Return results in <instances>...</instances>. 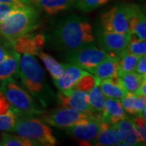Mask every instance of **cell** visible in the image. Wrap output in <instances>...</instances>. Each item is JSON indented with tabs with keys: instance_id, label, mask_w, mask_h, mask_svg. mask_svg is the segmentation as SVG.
<instances>
[{
	"instance_id": "24",
	"label": "cell",
	"mask_w": 146,
	"mask_h": 146,
	"mask_svg": "<svg viewBox=\"0 0 146 146\" xmlns=\"http://www.w3.org/2000/svg\"><path fill=\"white\" fill-rule=\"evenodd\" d=\"M119 79L122 86L127 93L137 94L142 81L146 76H142L136 72L119 75Z\"/></svg>"
},
{
	"instance_id": "6",
	"label": "cell",
	"mask_w": 146,
	"mask_h": 146,
	"mask_svg": "<svg viewBox=\"0 0 146 146\" xmlns=\"http://www.w3.org/2000/svg\"><path fill=\"white\" fill-rule=\"evenodd\" d=\"M113 54L106 52L102 48L96 46L94 43L69 53L66 56V59L69 63L89 72L93 68Z\"/></svg>"
},
{
	"instance_id": "5",
	"label": "cell",
	"mask_w": 146,
	"mask_h": 146,
	"mask_svg": "<svg viewBox=\"0 0 146 146\" xmlns=\"http://www.w3.org/2000/svg\"><path fill=\"white\" fill-rule=\"evenodd\" d=\"M11 131L26 137L36 145L53 146L57 143L51 128L42 120L31 118V116L19 117Z\"/></svg>"
},
{
	"instance_id": "30",
	"label": "cell",
	"mask_w": 146,
	"mask_h": 146,
	"mask_svg": "<svg viewBox=\"0 0 146 146\" xmlns=\"http://www.w3.org/2000/svg\"><path fill=\"white\" fill-rule=\"evenodd\" d=\"M98 83V79L96 78L93 74L87 72L79 80L77 83L75 84L73 89H79V90H82V91L89 93V91L93 89L94 85Z\"/></svg>"
},
{
	"instance_id": "29",
	"label": "cell",
	"mask_w": 146,
	"mask_h": 146,
	"mask_svg": "<svg viewBox=\"0 0 146 146\" xmlns=\"http://www.w3.org/2000/svg\"><path fill=\"white\" fill-rule=\"evenodd\" d=\"M127 51L133 54L138 57H142L146 54L145 40L140 39L136 35L130 33V40L127 46Z\"/></svg>"
},
{
	"instance_id": "4",
	"label": "cell",
	"mask_w": 146,
	"mask_h": 146,
	"mask_svg": "<svg viewBox=\"0 0 146 146\" xmlns=\"http://www.w3.org/2000/svg\"><path fill=\"white\" fill-rule=\"evenodd\" d=\"M0 90L11 106L22 116L41 115L45 113L43 107L36 103L28 91L17 84L15 79H8L1 82Z\"/></svg>"
},
{
	"instance_id": "38",
	"label": "cell",
	"mask_w": 146,
	"mask_h": 146,
	"mask_svg": "<svg viewBox=\"0 0 146 146\" xmlns=\"http://www.w3.org/2000/svg\"><path fill=\"white\" fill-rule=\"evenodd\" d=\"M137 94L141 95V96H145L146 95V79H145L142 83H141V86H140V89Z\"/></svg>"
},
{
	"instance_id": "3",
	"label": "cell",
	"mask_w": 146,
	"mask_h": 146,
	"mask_svg": "<svg viewBox=\"0 0 146 146\" xmlns=\"http://www.w3.org/2000/svg\"><path fill=\"white\" fill-rule=\"evenodd\" d=\"M38 11L29 5L14 11L0 23V36L11 42L39 28Z\"/></svg>"
},
{
	"instance_id": "14",
	"label": "cell",
	"mask_w": 146,
	"mask_h": 146,
	"mask_svg": "<svg viewBox=\"0 0 146 146\" xmlns=\"http://www.w3.org/2000/svg\"><path fill=\"white\" fill-rule=\"evenodd\" d=\"M129 32L142 40L146 39L145 15L141 8L135 3L128 4Z\"/></svg>"
},
{
	"instance_id": "17",
	"label": "cell",
	"mask_w": 146,
	"mask_h": 146,
	"mask_svg": "<svg viewBox=\"0 0 146 146\" xmlns=\"http://www.w3.org/2000/svg\"><path fill=\"white\" fill-rule=\"evenodd\" d=\"M91 145L104 146V145H124L121 140L119 133L114 124L102 123V129L98 135L95 138Z\"/></svg>"
},
{
	"instance_id": "15",
	"label": "cell",
	"mask_w": 146,
	"mask_h": 146,
	"mask_svg": "<svg viewBox=\"0 0 146 146\" xmlns=\"http://www.w3.org/2000/svg\"><path fill=\"white\" fill-rule=\"evenodd\" d=\"M127 117L120 100L106 98L104 110L101 116V121L109 124H115L121 119Z\"/></svg>"
},
{
	"instance_id": "31",
	"label": "cell",
	"mask_w": 146,
	"mask_h": 146,
	"mask_svg": "<svg viewBox=\"0 0 146 146\" xmlns=\"http://www.w3.org/2000/svg\"><path fill=\"white\" fill-rule=\"evenodd\" d=\"M110 0H76L75 7L84 12H89L106 4Z\"/></svg>"
},
{
	"instance_id": "28",
	"label": "cell",
	"mask_w": 146,
	"mask_h": 146,
	"mask_svg": "<svg viewBox=\"0 0 146 146\" xmlns=\"http://www.w3.org/2000/svg\"><path fill=\"white\" fill-rule=\"evenodd\" d=\"M21 116L22 115L14 108L4 115H0V131H11Z\"/></svg>"
},
{
	"instance_id": "11",
	"label": "cell",
	"mask_w": 146,
	"mask_h": 146,
	"mask_svg": "<svg viewBox=\"0 0 146 146\" xmlns=\"http://www.w3.org/2000/svg\"><path fill=\"white\" fill-rule=\"evenodd\" d=\"M46 36L42 33H28L22 36L11 41L12 49L21 54H29L32 55H37L42 51V48L46 44Z\"/></svg>"
},
{
	"instance_id": "20",
	"label": "cell",
	"mask_w": 146,
	"mask_h": 146,
	"mask_svg": "<svg viewBox=\"0 0 146 146\" xmlns=\"http://www.w3.org/2000/svg\"><path fill=\"white\" fill-rule=\"evenodd\" d=\"M98 85L103 95L107 98L121 100L127 93L120 83L119 76L114 78L98 80Z\"/></svg>"
},
{
	"instance_id": "33",
	"label": "cell",
	"mask_w": 146,
	"mask_h": 146,
	"mask_svg": "<svg viewBox=\"0 0 146 146\" xmlns=\"http://www.w3.org/2000/svg\"><path fill=\"white\" fill-rule=\"evenodd\" d=\"M22 7H19L12 4H7V3H0V23L5 19L7 16H9L11 12L14 11L21 8Z\"/></svg>"
},
{
	"instance_id": "22",
	"label": "cell",
	"mask_w": 146,
	"mask_h": 146,
	"mask_svg": "<svg viewBox=\"0 0 146 146\" xmlns=\"http://www.w3.org/2000/svg\"><path fill=\"white\" fill-rule=\"evenodd\" d=\"M120 102L125 112L130 115H139L146 110L145 96L127 93Z\"/></svg>"
},
{
	"instance_id": "26",
	"label": "cell",
	"mask_w": 146,
	"mask_h": 146,
	"mask_svg": "<svg viewBox=\"0 0 146 146\" xmlns=\"http://www.w3.org/2000/svg\"><path fill=\"white\" fill-rule=\"evenodd\" d=\"M119 55V75L135 72L136 66L140 57L131 54L127 50Z\"/></svg>"
},
{
	"instance_id": "1",
	"label": "cell",
	"mask_w": 146,
	"mask_h": 146,
	"mask_svg": "<svg viewBox=\"0 0 146 146\" xmlns=\"http://www.w3.org/2000/svg\"><path fill=\"white\" fill-rule=\"evenodd\" d=\"M48 42L53 49L69 54L94 44L93 29L87 19L72 15L55 25L48 36Z\"/></svg>"
},
{
	"instance_id": "8",
	"label": "cell",
	"mask_w": 146,
	"mask_h": 146,
	"mask_svg": "<svg viewBox=\"0 0 146 146\" xmlns=\"http://www.w3.org/2000/svg\"><path fill=\"white\" fill-rule=\"evenodd\" d=\"M92 117L94 116L88 113L80 112L72 108L61 107L43 115L42 120L47 124L65 129L84 122Z\"/></svg>"
},
{
	"instance_id": "32",
	"label": "cell",
	"mask_w": 146,
	"mask_h": 146,
	"mask_svg": "<svg viewBox=\"0 0 146 146\" xmlns=\"http://www.w3.org/2000/svg\"><path fill=\"white\" fill-rule=\"evenodd\" d=\"M132 122L133 124L135 126L137 134L139 136L140 141L142 144V145H145L146 141V123L145 119L142 118L140 115H136V116L132 119Z\"/></svg>"
},
{
	"instance_id": "36",
	"label": "cell",
	"mask_w": 146,
	"mask_h": 146,
	"mask_svg": "<svg viewBox=\"0 0 146 146\" xmlns=\"http://www.w3.org/2000/svg\"><path fill=\"white\" fill-rule=\"evenodd\" d=\"M135 72L138 73L139 75H141L142 76H146V57L142 56L140 57L137 64L136 66Z\"/></svg>"
},
{
	"instance_id": "12",
	"label": "cell",
	"mask_w": 146,
	"mask_h": 146,
	"mask_svg": "<svg viewBox=\"0 0 146 146\" xmlns=\"http://www.w3.org/2000/svg\"><path fill=\"white\" fill-rule=\"evenodd\" d=\"M57 100L60 107L72 108L80 112L90 114L88 92L74 89L67 92H60L57 95Z\"/></svg>"
},
{
	"instance_id": "27",
	"label": "cell",
	"mask_w": 146,
	"mask_h": 146,
	"mask_svg": "<svg viewBox=\"0 0 146 146\" xmlns=\"http://www.w3.org/2000/svg\"><path fill=\"white\" fill-rule=\"evenodd\" d=\"M1 146H34L33 142L21 135L16 136L7 133H3L0 140Z\"/></svg>"
},
{
	"instance_id": "10",
	"label": "cell",
	"mask_w": 146,
	"mask_h": 146,
	"mask_svg": "<svg viewBox=\"0 0 146 146\" xmlns=\"http://www.w3.org/2000/svg\"><path fill=\"white\" fill-rule=\"evenodd\" d=\"M97 37L99 45L104 50L110 54H119L127 50L130 40V33H119L105 31L100 28L97 31Z\"/></svg>"
},
{
	"instance_id": "13",
	"label": "cell",
	"mask_w": 146,
	"mask_h": 146,
	"mask_svg": "<svg viewBox=\"0 0 146 146\" xmlns=\"http://www.w3.org/2000/svg\"><path fill=\"white\" fill-rule=\"evenodd\" d=\"M63 65L62 76L57 80H54V83L60 92H67L73 89L75 84L87 72L73 63H63Z\"/></svg>"
},
{
	"instance_id": "35",
	"label": "cell",
	"mask_w": 146,
	"mask_h": 146,
	"mask_svg": "<svg viewBox=\"0 0 146 146\" xmlns=\"http://www.w3.org/2000/svg\"><path fill=\"white\" fill-rule=\"evenodd\" d=\"M13 107L11 106L8 100L6 98L4 94L0 90V115H4L10 111Z\"/></svg>"
},
{
	"instance_id": "37",
	"label": "cell",
	"mask_w": 146,
	"mask_h": 146,
	"mask_svg": "<svg viewBox=\"0 0 146 146\" xmlns=\"http://www.w3.org/2000/svg\"><path fill=\"white\" fill-rule=\"evenodd\" d=\"M0 3H7V4H12L19 7H25L29 3V0H0Z\"/></svg>"
},
{
	"instance_id": "7",
	"label": "cell",
	"mask_w": 146,
	"mask_h": 146,
	"mask_svg": "<svg viewBox=\"0 0 146 146\" xmlns=\"http://www.w3.org/2000/svg\"><path fill=\"white\" fill-rule=\"evenodd\" d=\"M101 29L105 31L129 33L128 4L121 3L103 12L100 17Z\"/></svg>"
},
{
	"instance_id": "18",
	"label": "cell",
	"mask_w": 146,
	"mask_h": 146,
	"mask_svg": "<svg viewBox=\"0 0 146 146\" xmlns=\"http://www.w3.org/2000/svg\"><path fill=\"white\" fill-rule=\"evenodd\" d=\"M115 125L124 145H142L132 119L127 116Z\"/></svg>"
},
{
	"instance_id": "34",
	"label": "cell",
	"mask_w": 146,
	"mask_h": 146,
	"mask_svg": "<svg viewBox=\"0 0 146 146\" xmlns=\"http://www.w3.org/2000/svg\"><path fill=\"white\" fill-rule=\"evenodd\" d=\"M12 50L13 49L10 42L0 39V63L7 57L12 52Z\"/></svg>"
},
{
	"instance_id": "39",
	"label": "cell",
	"mask_w": 146,
	"mask_h": 146,
	"mask_svg": "<svg viewBox=\"0 0 146 146\" xmlns=\"http://www.w3.org/2000/svg\"><path fill=\"white\" fill-rule=\"evenodd\" d=\"M29 2H30V1H33V0H29Z\"/></svg>"
},
{
	"instance_id": "19",
	"label": "cell",
	"mask_w": 146,
	"mask_h": 146,
	"mask_svg": "<svg viewBox=\"0 0 146 146\" xmlns=\"http://www.w3.org/2000/svg\"><path fill=\"white\" fill-rule=\"evenodd\" d=\"M19 53L14 50L0 63V83L8 79H15L19 76V63H20Z\"/></svg>"
},
{
	"instance_id": "16",
	"label": "cell",
	"mask_w": 146,
	"mask_h": 146,
	"mask_svg": "<svg viewBox=\"0 0 146 146\" xmlns=\"http://www.w3.org/2000/svg\"><path fill=\"white\" fill-rule=\"evenodd\" d=\"M119 55L113 54L93 68L89 73L99 80L116 77L119 76Z\"/></svg>"
},
{
	"instance_id": "21",
	"label": "cell",
	"mask_w": 146,
	"mask_h": 146,
	"mask_svg": "<svg viewBox=\"0 0 146 146\" xmlns=\"http://www.w3.org/2000/svg\"><path fill=\"white\" fill-rule=\"evenodd\" d=\"M48 15H57L71 9L75 5L76 0H33Z\"/></svg>"
},
{
	"instance_id": "2",
	"label": "cell",
	"mask_w": 146,
	"mask_h": 146,
	"mask_svg": "<svg viewBox=\"0 0 146 146\" xmlns=\"http://www.w3.org/2000/svg\"><path fill=\"white\" fill-rule=\"evenodd\" d=\"M19 76L28 92L39 101L42 107H46L53 98V93L46 83L44 70L33 55L21 54Z\"/></svg>"
},
{
	"instance_id": "9",
	"label": "cell",
	"mask_w": 146,
	"mask_h": 146,
	"mask_svg": "<svg viewBox=\"0 0 146 146\" xmlns=\"http://www.w3.org/2000/svg\"><path fill=\"white\" fill-rule=\"evenodd\" d=\"M102 123L103 122L100 121L98 119L92 117L79 124L65 128L64 131L68 135L79 141L80 144L84 145H91L92 142L102 129Z\"/></svg>"
},
{
	"instance_id": "25",
	"label": "cell",
	"mask_w": 146,
	"mask_h": 146,
	"mask_svg": "<svg viewBox=\"0 0 146 146\" xmlns=\"http://www.w3.org/2000/svg\"><path fill=\"white\" fill-rule=\"evenodd\" d=\"M37 56L41 58V60L45 64L47 71L49 72L53 80H57L62 76L63 72V63H59L50 54L43 51L39 53Z\"/></svg>"
},
{
	"instance_id": "23",
	"label": "cell",
	"mask_w": 146,
	"mask_h": 146,
	"mask_svg": "<svg viewBox=\"0 0 146 146\" xmlns=\"http://www.w3.org/2000/svg\"><path fill=\"white\" fill-rule=\"evenodd\" d=\"M90 114L101 121V116L104 110L106 97L100 89L98 83L96 84L89 93Z\"/></svg>"
}]
</instances>
